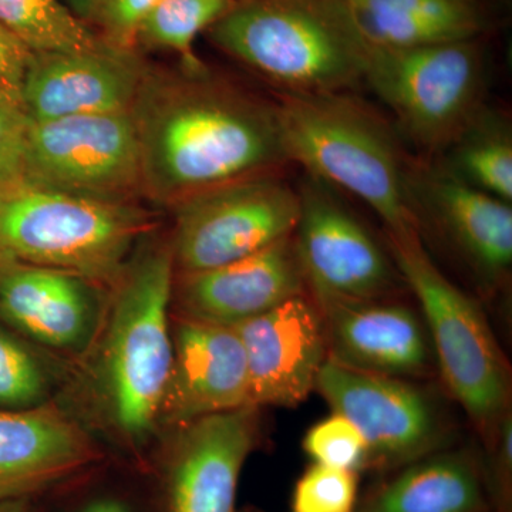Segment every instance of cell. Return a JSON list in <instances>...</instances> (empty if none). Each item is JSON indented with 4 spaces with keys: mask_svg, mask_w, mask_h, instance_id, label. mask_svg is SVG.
<instances>
[{
    "mask_svg": "<svg viewBox=\"0 0 512 512\" xmlns=\"http://www.w3.org/2000/svg\"><path fill=\"white\" fill-rule=\"evenodd\" d=\"M175 272L238 261L282 239L298 224L299 192L271 173L191 195L173 207Z\"/></svg>",
    "mask_w": 512,
    "mask_h": 512,
    "instance_id": "ba28073f",
    "label": "cell"
},
{
    "mask_svg": "<svg viewBox=\"0 0 512 512\" xmlns=\"http://www.w3.org/2000/svg\"><path fill=\"white\" fill-rule=\"evenodd\" d=\"M298 192L293 241L309 292L390 299L402 276L365 225L316 178L308 177Z\"/></svg>",
    "mask_w": 512,
    "mask_h": 512,
    "instance_id": "8fae6325",
    "label": "cell"
},
{
    "mask_svg": "<svg viewBox=\"0 0 512 512\" xmlns=\"http://www.w3.org/2000/svg\"><path fill=\"white\" fill-rule=\"evenodd\" d=\"M205 35L279 93H343L365 79L369 47L343 0H238Z\"/></svg>",
    "mask_w": 512,
    "mask_h": 512,
    "instance_id": "3957f363",
    "label": "cell"
},
{
    "mask_svg": "<svg viewBox=\"0 0 512 512\" xmlns=\"http://www.w3.org/2000/svg\"><path fill=\"white\" fill-rule=\"evenodd\" d=\"M303 451L320 466L359 473L367 468V447L362 434L342 414L332 413L313 424L302 441Z\"/></svg>",
    "mask_w": 512,
    "mask_h": 512,
    "instance_id": "4316f807",
    "label": "cell"
},
{
    "mask_svg": "<svg viewBox=\"0 0 512 512\" xmlns=\"http://www.w3.org/2000/svg\"><path fill=\"white\" fill-rule=\"evenodd\" d=\"M249 375L251 406L296 407L315 390L328 360V340L311 292L238 323Z\"/></svg>",
    "mask_w": 512,
    "mask_h": 512,
    "instance_id": "4fadbf2b",
    "label": "cell"
},
{
    "mask_svg": "<svg viewBox=\"0 0 512 512\" xmlns=\"http://www.w3.org/2000/svg\"><path fill=\"white\" fill-rule=\"evenodd\" d=\"M175 265L171 242L141 239L114 282L94 365V393L120 439L138 444L160 421L171 366Z\"/></svg>",
    "mask_w": 512,
    "mask_h": 512,
    "instance_id": "7a4b0ae2",
    "label": "cell"
},
{
    "mask_svg": "<svg viewBox=\"0 0 512 512\" xmlns=\"http://www.w3.org/2000/svg\"><path fill=\"white\" fill-rule=\"evenodd\" d=\"M156 229L137 202L79 197L28 181L0 185V255L113 285Z\"/></svg>",
    "mask_w": 512,
    "mask_h": 512,
    "instance_id": "5b68a950",
    "label": "cell"
},
{
    "mask_svg": "<svg viewBox=\"0 0 512 512\" xmlns=\"http://www.w3.org/2000/svg\"><path fill=\"white\" fill-rule=\"evenodd\" d=\"M158 2L160 0H104L94 16L92 28L109 46L138 50V32Z\"/></svg>",
    "mask_w": 512,
    "mask_h": 512,
    "instance_id": "f1b7e54d",
    "label": "cell"
},
{
    "mask_svg": "<svg viewBox=\"0 0 512 512\" xmlns=\"http://www.w3.org/2000/svg\"><path fill=\"white\" fill-rule=\"evenodd\" d=\"M0 512H26L22 500H10L0 503Z\"/></svg>",
    "mask_w": 512,
    "mask_h": 512,
    "instance_id": "e575fe53",
    "label": "cell"
},
{
    "mask_svg": "<svg viewBox=\"0 0 512 512\" xmlns=\"http://www.w3.org/2000/svg\"><path fill=\"white\" fill-rule=\"evenodd\" d=\"M0 25L33 53L93 52L107 45L63 0H0Z\"/></svg>",
    "mask_w": 512,
    "mask_h": 512,
    "instance_id": "cb8c5ba5",
    "label": "cell"
},
{
    "mask_svg": "<svg viewBox=\"0 0 512 512\" xmlns=\"http://www.w3.org/2000/svg\"><path fill=\"white\" fill-rule=\"evenodd\" d=\"M315 390L362 434L367 468H400L450 444L439 403L412 380L359 372L328 357Z\"/></svg>",
    "mask_w": 512,
    "mask_h": 512,
    "instance_id": "30bf717a",
    "label": "cell"
},
{
    "mask_svg": "<svg viewBox=\"0 0 512 512\" xmlns=\"http://www.w3.org/2000/svg\"><path fill=\"white\" fill-rule=\"evenodd\" d=\"M258 407L212 414L183 427L171 457L173 512H235L242 467L256 446Z\"/></svg>",
    "mask_w": 512,
    "mask_h": 512,
    "instance_id": "e0dca14e",
    "label": "cell"
},
{
    "mask_svg": "<svg viewBox=\"0 0 512 512\" xmlns=\"http://www.w3.org/2000/svg\"><path fill=\"white\" fill-rule=\"evenodd\" d=\"M99 286L72 272L0 255V319L43 345L74 348L92 330Z\"/></svg>",
    "mask_w": 512,
    "mask_h": 512,
    "instance_id": "d6986e66",
    "label": "cell"
},
{
    "mask_svg": "<svg viewBox=\"0 0 512 512\" xmlns=\"http://www.w3.org/2000/svg\"><path fill=\"white\" fill-rule=\"evenodd\" d=\"M29 119L0 104V185L25 181Z\"/></svg>",
    "mask_w": 512,
    "mask_h": 512,
    "instance_id": "f546056e",
    "label": "cell"
},
{
    "mask_svg": "<svg viewBox=\"0 0 512 512\" xmlns=\"http://www.w3.org/2000/svg\"><path fill=\"white\" fill-rule=\"evenodd\" d=\"M318 303L329 359L404 380L433 376L436 359L419 313L392 299H350L311 292Z\"/></svg>",
    "mask_w": 512,
    "mask_h": 512,
    "instance_id": "7c38bea8",
    "label": "cell"
},
{
    "mask_svg": "<svg viewBox=\"0 0 512 512\" xmlns=\"http://www.w3.org/2000/svg\"><path fill=\"white\" fill-rule=\"evenodd\" d=\"M147 70L138 50L109 45L93 52L33 53L23 113L30 121L128 113Z\"/></svg>",
    "mask_w": 512,
    "mask_h": 512,
    "instance_id": "5bb4252c",
    "label": "cell"
},
{
    "mask_svg": "<svg viewBox=\"0 0 512 512\" xmlns=\"http://www.w3.org/2000/svg\"><path fill=\"white\" fill-rule=\"evenodd\" d=\"M448 151V174L512 204V133L505 117L481 107Z\"/></svg>",
    "mask_w": 512,
    "mask_h": 512,
    "instance_id": "603a6c76",
    "label": "cell"
},
{
    "mask_svg": "<svg viewBox=\"0 0 512 512\" xmlns=\"http://www.w3.org/2000/svg\"><path fill=\"white\" fill-rule=\"evenodd\" d=\"M306 292L292 234L229 264L175 272L173 302L185 318L235 326Z\"/></svg>",
    "mask_w": 512,
    "mask_h": 512,
    "instance_id": "9a60e30c",
    "label": "cell"
},
{
    "mask_svg": "<svg viewBox=\"0 0 512 512\" xmlns=\"http://www.w3.org/2000/svg\"><path fill=\"white\" fill-rule=\"evenodd\" d=\"M410 197L419 198L471 265L488 281L512 264L510 202L471 187L447 171L407 173Z\"/></svg>",
    "mask_w": 512,
    "mask_h": 512,
    "instance_id": "ffe728a7",
    "label": "cell"
},
{
    "mask_svg": "<svg viewBox=\"0 0 512 512\" xmlns=\"http://www.w3.org/2000/svg\"><path fill=\"white\" fill-rule=\"evenodd\" d=\"M130 114L143 195L167 207L288 161L275 104L215 79L204 64L148 67Z\"/></svg>",
    "mask_w": 512,
    "mask_h": 512,
    "instance_id": "6da1fadb",
    "label": "cell"
},
{
    "mask_svg": "<svg viewBox=\"0 0 512 512\" xmlns=\"http://www.w3.org/2000/svg\"><path fill=\"white\" fill-rule=\"evenodd\" d=\"M493 443L495 444V464L493 483L498 493L504 500H507V493L510 494L511 473H512V417L507 412L495 433Z\"/></svg>",
    "mask_w": 512,
    "mask_h": 512,
    "instance_id": "1f68e13d",
    "label": "cell"
},
{
    "mask_svg": "<svg viewBox=\"0 0 512 512\" xmlns=\"http://www.w3.org/2000/svg\"><path fill=\"white\" fill-rule=\"evenodd\" d=\"M488 481L467 450L414 460L367 495L359 512H487Z\"/></svg>",
    "mask_w": 512,
    "mask_h": 512,
    "instance_id": "44dd1931",
    "label": "cell"
},
{
    "mask_svg": "<svg viewBox=\"0 0 512 512\" xmlns=\"http://www.w3.org/2000/svg\"><path fill=\"white\" fill-rule=\"evenodd\" d=\"M25 181L93 200L136 202L143 180L130 111L29 120Z\"/></svg>",
    "mask_w": 512,
    "mask_h": 512,
    "instance_id": "9c48e42d",
    "label": "cell"
},
{
    "mask_svg": "<svg viewBox=\"0 0 512 512\" xmlns=\"http://www.w3.org/2000/svg\"><path fill=\"white\" fill-rule=\"evenodd\" d=\"M359 478L342 468L313 463L293 488L292 512H357Z\"/></svg>",
    "mask_w": 512,
    "mask_h": 512,
    "instance_id": "83f0119b",
    "label": "cell"
},
{
    "mask_svg": "<svg viewBox=\"0 0 512 512\" xmlns=\"http://www.w3.org/2000/svg\"><path fill=\"white\" fill-rule=\"evenodd\" d=\"M103 2L104 0H63L64 5L72 10L77 18L90 26H92L94 16L99 12Z\"/></svg>",
    "mask_w": 512,
    "mask_h": 512,
    "instance_id": "d6a6232c",
    "label": "cell"
},
{
    "mask_svg": "<svg viewBox=\"0 0 512 512\" xmlns=\"http://www.w3.org/2000/svg\"><path fill=\"white\" fill-rule=\"evenodd\" d=\"M404 284L419 301L437 372L485 440L510 412L511 369L483 309L431 261L419 232L387 234Z\"/></svg>",
    "mask_w": 512,
    "mask_h": 512,
    "instance_id": "8992f818",
    "label": "cell"
},
{
    "mask_svg": "<svg viewBox=\"0 0 512 512\" xmlns=\"http://www.w3.org/2000/svg\"><path fill=\"white\" fill-rule=\"evenodd\" d=\"M47 377L39 360L0 328V409H29L43 404Z\"/></svg>",
    "mask_w": 512,
    "mask_h": 512,
    "instance_id": "484cf974",
    "label": "cell"
},
{
    "mask_svg": "<svg viewBox=\"0 0 512 512\" xmlns=\"http://www.w3.org/2000/svg\"><path fill=\"white\" fill-rule=\"evenodd\" d=\"M275 110L288 161L360 198L387 234L419 232L399 148L376 114L345 93H279Z\"/></svg>",
    "mask_w": 512,
    "mask_h": 512,
    "instance_id": "277c9868",
    "label": "cell"
},
{
    "mask_svg": "<svg viewBox=\"0 0 512 512\" xmlns=\"http://www.w3.org/2000/svg\"><path fill=\"white\" fill-rule=\"evenodd\" d=\"M82 512H128L120 503L113 500H100L84 508Z\"/></svg>",
    "mask_w": 512,
    "mask_h": 512,
    "instance_id": "836d02e7",
    "label": "cell"
},
{
    "mask_svg": "<svg viewBox=\"0 0 512 512\" xmlns=\"http://www.w3.org/2000/svg\"><path fill=\"white\" fill-rule=\"evenodd\" d=\"M238 0H160L137 37V47L168 50L188 69L201 66L194 42L234 8Z\"/></svg>",
    "mask_w": 512,
    "mask_h": 512,
    "instance_id": "d4e9b609",
    "label": "cell"
},
{
    "mask_svg": "<svg viewBox=\"0 0 512 512\" xmlns=\"http://www.w3.org/2000/svg\"><path fill=\"white\" fill-rule=\"evenodd\" d=\"M367 47L409 49L476 40L485 29L478 0H343Z\"/></svg>",
    "mask_w": 512,
    "mask_h": 512,
    "instance_id": "7402d4cb",
    "label": "cell"
},
{
    "mask_svg": "<svg viewBox=\"0 0 512 512\" xmlns=\"http://www.w3.org/2000/svg\"><path fill=\"white\" fill-rule=\"evenodd\" d=\"M99 457L90 434L57 407L0 409V503L72 478Z\"/></svg>",
    "mask_w": 512,
    "mask_h": 512,
    "instance_id": "ac0fdd59",
    "label": "cell"
},
{
    "mask_svg": "<svg viewBox=\"0 0 512 512\" xmlns=\"http://www.w3.org/2000/svg\"><path fill=\"white\" fill-rule=\"evenodd\" d=\"M251 406L244 345L234 326L180 316L160 421L187 426L212 414Z\"/></svg>",
    "mask_w": 512,
    "mask_h": 512,
    "instance_id": "2e32d148",
    "label": "cell"
},
{
    "mask_svg": "<svg viewBox=\"0 0 512 512\" xmlns=\"http://www.w3.org/2000/svg\"><path fill=\"white\" fill-rule=\"evenodd\" d=\"M33 52L0 25V104L22 111L23 84ZM25 114V113H23Z\"/></svg>",
    "mask_w": 512,
    "mask_h": 512,
    "instance_id": "4dcf8cb0",
    "label": "cell"
},
{
    "mask_svg": "<svg viewBox=\"0 0 512 512\" xmlns=\"http://www.w3.org/2000/svg\"><path fill=\"white\" fill-rule=\"evenodd\" d=\"M365 82L423 150H446L481 109L484 60L477 40L369 47Z\"/></svg>",
    "mask_w": 512,
    "mask_h": 512,
    "instance_id": "52a82bcc",
    "label": "cell"
}]
</instances>
